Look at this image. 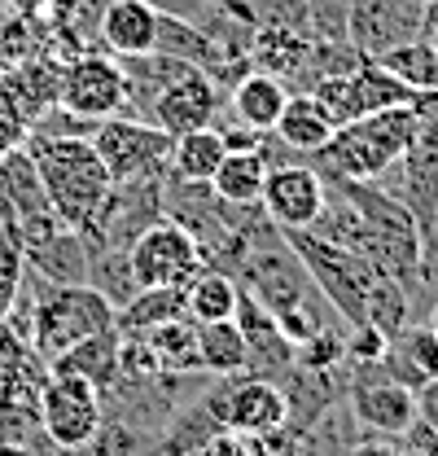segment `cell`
Wrapping results in <instances>:
<instances>
[{"label":"cell","instance_id":"cell-6","mask_svg":"<svg viewBox=\"0 0 438 456\" xmlns=\"http://www.w3.org/2000/svg\"><path fill=\"white\" fill-rule=\"evenodd\" d=\"M307 93L325 106L333 123H351V118H364V114L390 110V106H412L417 102V93L390 66H382L377 57H364L351 70H337V75L316 79Z\"/></svg>","mask_w":438,"mask_h":456},{"label":"cell","instance_id":"cell-7","mask_svg":"<svg viewBox=\"0 0 438 456\" xmlns=\"http://www.w3.org/2000/svg\"><path fill=\"white\" fill-rule=\"evenodd\" d=\"M57 110L79 118V123H101L110 114L127 110V75L114 53L88 49L61 61V84H57Z\"/></svg>","mask_w":438,"mask_h":456},{"label":"cell","instance_id":"cell-8","mask_svg":"<svg viewBox=\"0 0 438 456\" xmlns=\"http://www.w3.org/2000/svg\"><path fill=\"white\" fill-rule=\"evenodd\" d=\"M88 141L97 150V159L106 163L110 180H141V175H166L171 159V132L145 118H127V114H110L101 123L88 127Z\"/></svg>","mask_w":438,"mask_h":456},{"label":"cell","instance_id":"cell-39","mask_svg":"<svg viewBox=\"0 0 438 456\" xmlns=\"http://www.w3.org/2000/svg\"><path fill=\"white\" fill-rule=\"evenodd\" d=\"M0 456H36V452H31L27 444H18V439H4V444H0Z\"/></svg>","mask_w":438,"mask_h":456},{"label":"cell","instance_id":"cell-33","mask_svg":"<svg viewBox=\"0 0 438 456\" xmlns=\"http://www.w3.org/2000/svg\"><path fill=\"white\" fill-rule=\"evenodd\" d=\"M303 9H307V27L316 40H346L351 0H303Z\"/></svg>","mask_w":438,"mask_h":456},{"label":"cell","instance_id":"cell-12","mask_svg":"<svg viewBox=\"0 0 438 456\" xmlns=\"http://www.w3.org/2000/svg\"><path fill=\"white\" fill-rule=\"evenodd\" d=\"M346 403L351 417L377 435L403 439L417 421V391L394 382L382 364H355L346 378Z\"/></svg>","mask_w":438,"mask_h":456},{"label":"cell","instance_id":"cell-31","mask_svg":"<svg viewBox=\"0 0 438 456\" xmlns=\"http://www.w3.org/2000/svg\"><path fill=\"white\" fill-rule=\"evenodd\" d=\"M31 114L27 106L18 102V88H13V79L0 70V159L4 154H13V150H22L27 145V136H31Z\"/></svg>","mask_w":438,"mask_h":456},{"label":"cell","instance_id":"cell-37","mask_svg":"<svg viewBox=\"0 0 438 456\" xmlns=\"http://www.w3.org/2000/svg\"><path fill=\"white\" fill-rule=\"evenodd\" d=\"M346 456H408V448H403L399 439L382 435V439H364V444H351V448H346Z\"/></svg>","mask_w":438,"mask_h":456},{"label":"cell","instance_id":"cell-41","mask_svg":"<svg viewBox=\"0 0 438 456\" xmlns=\"http://www.w3.org/2000/svg\"><path fill=\"white\" fill-rule=\"evenodd\" d=\"M434 387H438V382H434Z\"/></svg>","mask_w":438,"mask_h":456},{"label":"cell","instance_id":"cell-1","mask_svg":"<svg viewBox=\"0 0 438 456\" xmlns=\"http://www.w3.org/2000/svg\"><path fill=\"white\" fill-rule=\"evenodd\" d=\"M27 159L36 163V175L49 193V207L57 211V220L66 228H75L88 250L97 241V220H101V207H106L110 180L106 163L97 159L88 132H45V127H31L27 136Z\"/></svg>","mask_w":438,"mask_h":456},{"label":"cell","instance_id":"cell-28","mask_svg":"<svg viewBox=\"0 0 438 456\" xmlns=\"http://www.w3.org/2000/svg\"><path fill=\"white\" fill-rule=\"evenodd\" d=\"M198 351H202V373H211V378L250 373V351H246V338H241L237 321H207V325H198Z\"/></svg>","mask_w":438,"mask_h":456},{"label":"cell","instance_id":"cell-20","mask_svg":"<svg viewBox=\"0 0 438 456\" xmlns=\"http://www.w3.org/2000/svg\"><path fill=\"white\" fill-rule=\"evenodd\" d=\"M268 171H272L268 150H228L207 184L223 207H259Z\"/></svg>","mask_w":438,"mask_h":456},{"label":"cell","instance_id":"cell-29","mask_svg":"<svg viewBox=\"0 0 438 456\" xmlns=\"http://www.w3.org/2000/svg\"><path fill=\"white\" fill-rule=\"evenodd\" d=\"M237 277L223 273V268H202L193 281L184 285V307H189V321L207 325V321H232L237 316Z\"/></svg>","mask_w":438,"mask_h":456},{"label":"cell","instance_id":"cell-30","mask_svg":"<svg viewBox=\"0 0 438 456\" xmlns=\"http://www.w3.org/2000/svg\"><path fill=\"white\" fill-rule=\"evenodd\" d=\"M377 61L390 66L417 97H421V93H438V49L430 40L417 36V40H408V45H399V49H385Z\"/></svg>","mask_w":438,"mask_h":456},{"label":"cell","instance_id":"cell-34","mask_svg":"<svg viewBox=\"0 0 438 456\" xmlns=\"http://www.w3.org/2000/svg\"><path fill=\"white\" fill-rule=\"evenodd\" d=\"M22 273H27V259H22L18 241L0 232V325H4L9 312H13V298H18V289H22Z\"/></svg>","mask_w":438,"mask_h":456},{"label":"cell","instance_id":"cell-13","mask_svg":"<svg viewBox=\"0 0 438 456\" xmlns=\"http://www.w3.org/2000/svg\"><path fill=\"white\" fill-rule=\"evenodd\" d=\"M430 0H351L346 40L364 57H382L385 49H399L421 36Z\"/></svg>","mask_w":438,"mask_h":456},{"label":"cell","instance_id":"cell-27","mask_svg":"<svg viewBox=\"0 0 438 456\" xmlns=\"http://www.w3.org/2000/svg\"><path fill=\"white\" fill-rule=\"evenodd\" d=\"M171 316H189V307H184V285L136 289V294L114 312V325H118V334H145V330L163 325Z\"/></svg>","mask_w":438,"mask_h":456},{"label":"cell","instance_id":"cell-26","mask_svg":"<svg viewBox=\"0 0 438 456\" xmlns=\"http://www.w3.org/2000/svg\"><path fill=\"white\" fill-rule=\"evenodd\" d=\"M145 342L154 346L158 364H163L166 378H189V373H202V351H198V321L189 316H171L163 325L145 330Z\"/></svg>","mask_w":438,"mask_h":456},{"label":"cell","instance_id":"cell-36","mask_svg":"<svg viewBox=\"0 0 438 456\" xmlns=\"http://www.w3.org/2000/svg\"><path fill=\"white\" fill-rule=\"evenodd\" d=\"M145 4L158 13H171V18H193V22L207 18V0H145Z\"/></svg>","mask_w":438,"mask_h":456},{"label":"cell","instance_id":"cell-17","mask_svg":"<svg viewBox=\"0 0 438 456\" xmlns=\"http://www.w3.org/2000/svg\"><path fill=\"white\" fill-rule=\"evenodd\" d=\"M232 321L241 325V338H246V351H250V373L280 378V373L294 369V342L280 334L276 316L246 285H241V294H237V316H232Z\"/></svg>","mask_w":438,"mask_h":456},{"label":"cell","instance_id":"cell-18","mask_svg":"<svg viewBox=\"0 0 438 456\" xmlns=\"http://www.w3.org/2000/svg\"><path fill=\"white\" fill-rule=\"evenodd\" d=\"M382 369L412 387V391H426L438 382V334L430 325H403L399 334L385 338V351H382Z\"/></svg>","mask_w":438,"mask_h":456},{"label":"cell","instance_id":"cell-3","mask_svg":"<svg viewBox=\"0 0 438 456\" xmlns=\"http://www.w3.org/2000/svg\"><path fill=\"white\" fill-rule=\"evenodd\" d=\"M27 285H31V346L57 360L61 351H70L75 342L93 338L114 325V303L97 285L88 281H49L36 268H27Z\"/></svg>","mask_w":438,"mask_h":456},{"label":"cell","instance_id":"cell-2","mask_svg":"<svg viewBox=\"0 0 438 456\" xmlns=\"http://www.w3.org/2000/svg\"><path fill=\"white\" fill-rule=\"evenodd\" d=\"M412 118H417L412 106H390V110L337 123L333 136L312 154V167L325 180H382L403 159Z\"/></svg>","mask_w":438,"mask_h":456},{"label":"cell","instance_id":"cell-9","mask_svg":"<svg viewBox=\"0 0 438 456\" xmlns=\"http://www.w3.org/2000/svg\"><path fill=\"white\" fill-rule=\"evenodd\" d=\"M207 268V255L198 246V237L180 220H154L150 228L136 232V241L127 246V273L136 289H154V285H189Z\"/></svg>","mask_w":438,"mask_h":456},{"label":"cell","instance_id":"cell-10","mask_svg":"<svg viewBox=\"0 0 438 456\" xmlns=\"http://www.w3.org/2000/svg\"><path fill=\"white\" fill-rule=\"evenodd\" d=\"M223 387L202 399L207 412L215 417L223 430L237 435H264L289 421V399L280 391L276 378H259V373H237V378H219Z\"/></svg>","mask_w":438,"mask_h":456},{"label":"cell","instance_id":"cell-15","mask_svg":"<svg viewBox=\"0 0 438 456\" xmlns=\"http://www.w3.org/2000/svg\"><path fill=\"white\" fill-rule=\"evenodd\" d=\"M215 110H219V84L207 70L189 66L184 75L166 79L163 88L154 93L150 123H158L171 136H184V132H193V127H211Z\"/></svg>","mask_w":438,"mask_h":456},{"label":"cell","instance_id":"cell-11","mask_svg":"<svg viewBox=\"0 0 438 456\" xmlns=\"http://www.w3.org/2000/svg\"><path fill=\"white\" fill-rule=\"evenodd\" d=\"M412 136L403 145V207L412 211V220L426 228L438 211V93H421L412 102Z\"/></svg>","mask_w":438,"mask_h":456},{"label":"cell","instance_id":"cell-21","mask_svg":"<svg viewBox=\"0 0 438 456\" xmlns=\"http://www.w3.org/2000/svg\"><path fill=\"white\" fill-rule=\"evenodd\" d=\"M285 97H289V84H280L276 75L250 66V70L228 88V110H232V123H246V127L272 132L276 118H280Z\"/></svg>","mask_w":438,"mask_h":456},{"label":"cell","instance_id":"cell-14","mask_svg":"<svg viewBox=\"0 0 438 456\" xmlns=\"http://www.w3.org/2000/svg\"><path fill=\"white\" fill-rule=\"evenodd\" d=\"M328 184L325 175L303 163H289V167H272L268 171V184H264V198H259V211L268 216V224H276L280 232L289 228H312L316 216L325 211Z\"/></svg>","mask_w":438,"mask_h":456},{"label":"cell","instance_id":"cell-19","mask_svg":"<svg viewBox=\"0 0 438 456\" xmlns=\"http://www.w3.org/2000/svg\"><path fill=\"white\" fill-rule=\"evenodd\" d=\"M158 36V9H150L145 0H106L101 4V22H97V40L114 57H136L154 49Z\"/></svg>","mask_w":438,"mask_h":456},{"label":"cell","instance_id":"cell-4","mask_svg":"<svg viewBox=\"0 0 438 456\" xmlns=\"http://www.w3.org/2000/svg\"><path fill=\"white\" fill-rule=\"evenodd\" d=\"M285 241L294 246L298 264L307 268L316 294L333 307V316H342L346 330L351 325H364L369 321V298H373V289H377V281H382L385 273H377L364 255L328 241V237L312 232V228H289Z\"/></svg>","mask_w":438,"mask_h":456},{"label":"cell","instance_id":"cell-38","mask_svg":"<svg viewBox=\"0 0 438 456\" xmlns=\"http://www.w3.org/2000/svg\"><path fill=\"white\" fill-rule=\"evenodd\" d=\"M4 9H9L13 18H31V22H40V18L49 13V0H4Z\"/></svg>","mask_w":438,"mask_h":456},{"label":"cell","instance_id":"cell-22","mask_svg":"<svg viewBox=\"0 0 438 456\" xmlns=\"http://www.w3.org/2000/svg\"><path fill=\"white\" fill-rule=\"evenodd\" d=\"M118 325H110L101 334H93V338L75 342L70 351H61L57 360H49V369L53 373H75V378H88L101 395H106L110 387L118 382Z\"/></svg>","mask_w":438,"mask_h":456},{"label":"cell","instance_id":"cell-25","mask_svg":"<svg viewBox=\"0 0 438 456\" xmlns=\"http://www.w3.org/2000/svg\"><path fill=\"white\" fill-rule=\"evenodd\" d=\"M223 136L219 127H193L184 136L171 141V159H166V180H189V184H207L215 175L223 159Z\"/></svg>","mask_w":438,"mask_h":456},{"label":"cell","instance_id":"cell-5","mask_svg":"<svg viewBox=\"0 0 438 456\" xmlns=\"http://www.w3.org/2000/svg\"><path fill=\"white\" fill-rule=\"evenodd\" d=\"M36 417H40V430L45 439L61 448V452H84L101 421H106V399L101 391L88 382V378H75V373H53L45 378V391L36 403Z\"/></svg>","mask_w":438,"mask_h":456},{"label":"cell","instance_id":"cell-16","mask_svg":"<svg viewBox=\"0 0 438 456\" xmlns=\"http://www.w3.org/2000/svg\"><path fill=\"white\" fill-rule=\"evenodd\" d=\"M45 378H49V360L18 330L0 325V417L36 412Z\"/></svg>","mask_w":438,"mask_h":456},{"label":"cell","instance_id":"cell-40","mask_svg":"<svg viewBox=\"0 0 438 456\" xmlns=\"http://www.w3.org/2000/svg\"><path fill=\"white\" fill-rule=\"evenodd\" d=\"M426 316H430L426 325H430V330H434V334H438V298H434V303H430V312H426Z\"/></svg>","mask_w":438,"mask_h":456},{"label":"cell","instance_id":"cell-24","mask_svg":"<svg viewBox=\"0 0 438 456\" xmlns=\"http://www.w3.org/2000/svg\"><path fill=\"white\" fill-rule=\"evenodd\" d=\"M154 53H166V57H175V61H189V66H198V70H207V75L228 61V57L215 49V40L207 36L202 22H193V18H171V13H158Z\"/></svg>","mask_w":438,"mask_h":456},{"label":"cell","instance_id":"cell-32","mask_svg":"<svg viewBox=\"0 0 438 456\" xmlns=\"http://www.w3.org/2000/svg\"><path fill=\"white\" fill-rule=\"evenodd\" d=\"M294 364H303V369H342L346 364V334L325 325L320 334H312L294 351Z\"/></svg>","mask_w":438,"mask_h":456},{"label":"cell","instance_id":"cell-35","mask_svg":"<svg viewBox=\"0 0 438 456\" xmlns=\"http://www.w3.org/2000/svg\"><path fill=\"white\" fill-rule=\"evenodd\" d=\"M219 136H223V150H268V132H259V127H246V123L219 127Z\"/></svg>","mask_w":438,"mask_h":456},{"label":"cell","instance_id":"cell-23","mask_svg":"<svg viewBox=\"0 0 438 456\" xmlns=\"http://www.w3.org/2000/svg\"><path fill=\"white\" fill-rule=\"evenodd\" d=\"M333 127H337V123L328 118V110L312 93H289L272 132L280 136V145H289V150H298V154L312 159L328 136H333Z\"/></svg>","mask_w":438,"mask_h":456}]
</instances>
